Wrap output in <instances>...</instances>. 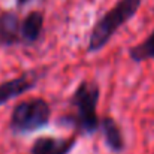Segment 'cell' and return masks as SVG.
Segmentation results:
<instances>
[{
	"label": "cell",
	"mask_w": 154,
	"mask_h": 154,
	"mask_svg": "<svg viewBox=\"0 0 154 154\" xmlns=\"http://www.w3.org/2000/svg\"><path fill=\"white\" fill-rule=\"evenodd\" d=\"M99 97L100 88L96 81H81L69 100L72 108L75 109V114L67 115L60 121H63L64 124H70L72 127L85 135L96 133L100 124V120L97 117Z\"/></svg>",
	"instance_id": "1"
},
{
	"label": "cell",
	"mask_w": 154,
	"mask_h": 154,
	"mask_svg": "<svg viewBox=\"0 0 154 154\" xmlns=\"http://www.w3.org/2000/svg\"><path fill=\"white\" fill-rule=\"evenodd\" d=\"M15 2H17L18 6H26V5H29L30 2H33V0H15Z\"/></svg>",
	"instance_id": "10"
},
{
	"label": "cell",
	"mask_w": 154,
	"mask_h": 154,
	"mask_svg": "<svg viewBox=\"0 0 154 154\" xmlns=\"http://www.w3.org/2000/svg\"><path fill=\"white\" fill-rule=\"evenodd\" d=\"M76 145V136L55 138V136H41L38 138L32 148V154H69Z\"/></svg>",
	"instance_id": "6"
},
{
	"label": "cell",
	"mask_w": 154,
	"mask_h": 154,
	"mask_svg": "<svg viewBox=\"0 0 154 154\" xmlns=\"http://www.w3.org/2000/svg\"><path fill=\"white\" fill-rule=\"evenodd\" d=\"M50 120V103L42 97H32L15 105L9 120V127L15 135H29L47 127Z\"/></svg>",
	"instance_id": "3"
},
{
	"label": "cell",
	"mask_w": 154,
	"mask_h": 154,
	"mask_svg": "<svg viewBox=\"0 0 154 154\" xmlns=\"http://www.w3.org/2000/svg\"><path fill=\"white\" fill-rule=\"evenodd\" d=\"M44 32V14L39 11L29 12L21 21V39L24 45H35Z\"/></svg>",
	"instance_id": "8"
},
{
	"label": "cell",
	"mask_w": 154,
	"mask_h": 154,
	"mask_svg": "<svg viewBox=\"0 0 154 154\" xmlns=\"http://www.w3.org/2000/svg\"><path fill=\"white\" fill-rule=\"evenodd\" d=\"M99 130L102 132L105 145L108 147V150L111 153L121 154L126 150V141H124V136L121 133V129L112 117L105 115L100 118Z\"/></svg>",
	"instance_id": "7"
},
{
	"label": "cell",
	"mask_w": 154,
	"mask_h": 154,
	"mask_svg": "<svg viewBox=\"0 0 154 154\" xmlns=\"http://www.w3.org/2000/svg\"><path fill=\"white\" fill-rule=\"evenodd\" d=\"M141 5L142 0H118L93 26L87 44V52L94 54L105 48L118 29L127 24L136 15Z\"/></svg>",
	"instance_id": "2"
},
{
	"label": "cell",
	"mask_w": 154,
	"mask_h": 154,
	"mask_svg": "<svg viewBox=\"0 0 154 154\" xmlns=\"http://www.w3.org/2000/svg\"><path fill=\"white\" fill-rule=\"evenodd\" d=\"M23 44L21 21L14 11H0V47H15Z\"/></svg>",
	"instance_id": "5"
},
{
	"label": "cell",
	"mask_w": 154,
	"mask_h": 154,
	"mask_svg": "<svg viewBox=\"0 0 154 154\" xmlns=\"http://www.w3.org/2000/svg\"><path fill=\"white\" fill-rule=\"evenodd\" d=\"M42 73L38 69L33 70H27L9 81H5L0 84V106L8 103L9 100L27 93L29 90L35 88L38 85V82L41 81Z\"/></svg>",
	"instance_id": "4"
},
{
	"label": "cell",
	"mask_w": 154,
	"mask_h": 154,
	"mask_svg": "<svg viewBox=\"0 0 154 154\" xmlns=\"http://www.w3.org/2000/svg\"><path fill=\"white\" fill-rule=\"evenodd\" d=\"M129 57L136 63L154 60V30L145 41H142L141 44L129 48Z\"/></svg>",
	"instance_id": "9"
}]
</instances>
